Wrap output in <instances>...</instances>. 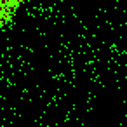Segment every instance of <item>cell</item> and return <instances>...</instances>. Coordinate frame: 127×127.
Listing matches in <instances>:
<instances>
[{
	"label": "cell",
	"mask_w": 127,
	"mask_h": 127,
	"mask_svg": "<svg viewBox=\"0 0 127 127\" xmlns=\"http://www.w3.org/2000/svg\"><path fill=\"white\" fill-rule=\"evenodd\" d=\"M23 0H0V30L11 23L14 12L21 5Z\"/></svg>",
	"instance_id": "cell-1"
}]
</instances>
